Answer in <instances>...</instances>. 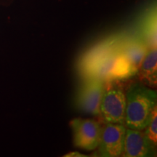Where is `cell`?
Returning <instances> with one entry per match:
<instances>
[{"mask_svg":"<svg viewBox=\"0 0 157 157\" xmlns=\"http://www.w3.org/2000/svg\"><path fill=\"white\" fill-rule=\"evenodd\" d=\"M121 36L104 39L86 51L78 61V73L84 78H96L110 81L111 69L119 52Z\"/></svg>","mask_w":157,"mask_h":157,"instance_id":"cell-1","label":"cell"},{"mask_svg":"<svg viewBox=\"0 0 157 157\" xmlns=\"http://www.w3.org/2000/svg\"><path fill=\"white\" fill-rule=\"evenodd\" d=\"M156 105V91L141 84L131 86L126 93L124 124L129 129L143 130Z\"/></svg>","mask_w":157,"mask_h":157,"instance_id":"cell-2","label":"cell"},{"mask_svg":"<svg viewBox=\"0 0 157 157\" xmlns=\"http://www.w3.org/2000/svg\"><path fill=\"white\" fill-rule=\"evenodd\" d=\"M126 93L119 83L105 82V90L100 106V114L105 124L124 125Z\"/></svg>","mask_w":157,"mask_h":157,"instance_id":"cell-3","label":"cell"},{"mask_svg":"<svg viewBox=\"0 0 157 157\" xmlns=\"http://www.w3.org/2000/svg\"><path fill=\"white\" fill-rule=\"evenodd\" d=\"M105 90V82L96 78H84L76 97V105L82 112L100 114V106Z\"/></svg>","mask_w":157,"mask_h":157,"instance_id":"cell-4","label":"cell"},{"mask_svg":"<svg viewBox=\"0 0 157 157\" xmlns=\"http://www.w3.org/2000/svg\"><path fill=\"white\" fill-rule=\"evenodd\" d=\"M74 144L87 151L95 150L100 144L103 126L97 121L76 118L71 121Z\"/></svg>","mask_w":157,"mask_h":157,"instance_id":"cell-5","label":"cell"},{"mask_svg":"<svg viewBox=\"0 0 157 157\" xmlns=\"http://www.w3.org/2000/svg\"><path fill=\"white\" fill-rule=\"evenodd\" d=\"M126 128L123 124L107 123L103 127L101 138L98 146L100 156H120L123 151Z\"/></svg>","mask_w":157,"mask_h":157,"instance_id":"cell-6","label":"cell"},{"mask_svg":"<svg viewBox=\"0 0 157 157\" xmlns=\"http://www.w3.org/2000/svg\"><path fill=\"white\" fill-rule=\"evenodd\" d=\"M156 146L146 136L144 132L133 129H126L123 151L125 157H146L156 156Z\"/></svg>","mask_w":157,"mask_h":157,"instance_id":"cell-7","label":"cell"},{"mask_svg":"<svg viewBox=\"0 0 157 157\" xmlns=\"http://www.w3.org/2000/svg\"><path fill=\"white\" fill-rule=\"evenodd\" d=\"M148 48L140 36H121L119 52L123 55L137 70L140 68Z\"/></svg>","mask_w":157,"mask_h":157,"instance_id":"cell-8","label":"cell"},{"mask_svg":"<svg viewBox=\"0 0 157 157\" xmlns=\"http://www.w3.org/2000/svg\"><path fill=\"white\" fill-rule=\"evenodd\" d=\"M156 48H149L138 69L139 78L145 85L154 88L157 84Z\"/></svg>","mask_w":157,"mask_h":157,"instance_id":"cell-9","label":"cell"},{"mask_svg":"<svg viewBox=\"0 0 157 157\" xmlns=\"http://www.w3.org/2000/svg\"><path fill=\"white\" fill-rule=\"evenodd\" d=\"M138 70L122 54L119 52L111 69L110 81L125 79L135 76Z\"/></svg>","mask_w":157,"mask_h":157,"instance_id":"cell-10","label":"cell"},{"mask_svg":"<svg viewBox=\"0 0 157 157\" xmlns=\"http://www.w3.org/2000/svg\"><path fill=\"white\" fill-rule=\"evenodd\" d=\"M140 37L144 41L148 48H156V10L147 15L140 29Z\"/></svg>","mask_w":157,"mask_h":157,"instance_id":"cell-11","label":"cell"},{"mask_svg":"<svg viewBox=\"0 0 157 157\" xmlns=\"http://www.w3.org/2000/svg\"><path fill=\"white\" fill-rule=\"evenodd\" d=\"M144 133L153 145L156 146L157 145V108L153 112L151 119L148 124L144 129Z\"/></svg>","mask_w":157,"mask_h":157,"instance_id":"cell-12","label":"cell"},{"mask_svg":"<svg viewBox=\"0 0 157 157\" xmlns=\"http://www.w3.org/2000/svg\"><path fill=\"white\" fill-rule=\"evenodd\" d=\"M63 156L65 157H70V156H72V157H84V156H85V155L84 154H80V153L78 152H71V153H68V154L64 155Z\"/></svg>","mask_w":157,"mask_h":157,"instance_id":"cell-13","label":"cell"}]
</instances>
